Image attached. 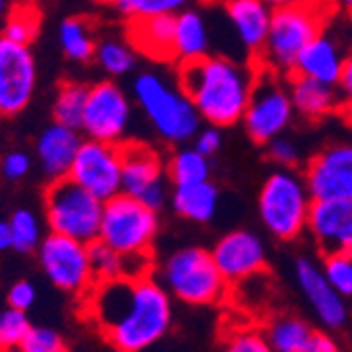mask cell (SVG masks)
Listing matches in <instances>:
<instances>
[{"instance_id": "39", "label": "cell", "mask_w": 352, "mask_h": 352, "mask_svg": "<svg viewBox=\"0 0 352 352\" xmlns=\"http://www.w3.org/2000/svg\"><path fill=\"white\" fill-rule=\"evenodd\" d=\"M266 148H268L270 161L276 163L278 167H283V169H296L298 167V163H300V150H298V146L292 140L278 135L272 142H268Z\"/></svg>"}, {"instance_id": "9", "label": "cell", "mask_w": 352, "mask_h": 352, "mask_svg": "<svg viewBox=\"0 0 352 352\" xmlns=\"http://www.w3.org/2000/svg\"><path fill=\"white\" fill-rule=\"evenodd\" d=\"M294 114L296 110L289 89L285 87V78L258 68V78L241 120L251 142L266 146L292 124Z\"/></svg>"}, {"instance_id": "31", "label": "cell", "mask_w": 352, "mask_h": 352, "mask_svg": "<svg viewBox=\"0 0 352 352\" xmlns=\"http://www.w3.org/2000/svg\"><path fill=\"white\" fill-rule=\"evenodd\" d=\"M89 264L95 283H106L116 280L124 276V255H120L116 249L106 245L104 241L95 239L89 245Z\"/></svg>"}, {"instance_id": "18", "label": "cell", "mask_w": 352, "mask_h": 352, "mask_svg": "<svg viewBox=\"0 0 352 352\" xmlns=\"http://www.w3.org/2000/svg\"><path fill=\"white\" fill-rule=\"evenodd\" d=\"M296 278L302 294L306 296L314 314L318 316V321L325 327L336 329L346 323L344 298L329 285L321 266H316L312 260L302 258L296 264Z\"/></svg>"}, {"instance_id": "4", "label": "cell", "mask_w": 352, "mask_h": 352, "mask_svg": "<svg viewBox=\"0 0 352 352\" xmlns=\"http://www.w3.org/2000/svg\"><path fill=\"white\" fill-rule=\"evenodd\" d=\"M133 98L163 142L186 144L199 133L203 118L177 82L156 72H142L133 80Z\"/></svg>"}, {"instance_id": "33", "label": "cell", "mask_w": 352, "mask_h": 352, "mask_svg": "<svg viewBox=\"0 0 352 352\" xmlns=\"http://www.w3.org/2000/svg\"><path fill=\"white\" fill-rule=\"evenodd\" d=\"M9 228H11V239H13V249L19 253H30L36 251L43 232H41V221L36 213H32L30 209H17L9 217Z\"/></svg>"}, {"instance_id": "2", "label": "cell", "mask_w": 352, "mask_h": 352, "mask_svg": "<svg viewBox=\"0 0 352 352\" xmlns=\"http://www.w3.org/2000/svg\"><path fill=\"white\" fill-rule=\"evenodd\" d=\"M255 78V63L245 66L223 55H205L177 66V85L195 104L201 118L219 129L243 120Z\"/></svg>"}, {"instance_id": "13", "label": "cell", "mask_w": 352, "mask_h": 352, "mask_svg": "<svg viewBox=\"0 0 352 352\" xmlns=\"http://www.w3.org/2000/svg\"><path fill=\"white\" fill-rule=\"evenodd\" d=\"M68 177L82 186L102 203L122 192L120 144L100 140H82L72 161Z\"/></svg>"}, {"instance_id": "11", "label": "cell", "mask_w": 352, "mask_h": 352, "mask_svg": "<svg viewBox=\"0 0 352 352\" xmlns=\"http://www.w3.org/2000/svg\"><path fill=\"white\" fill-rule=\"evenodd\" d=\"M122 161V192L135 197L144 205L161 211L169 199L167 192V163L152 146L142 142L120 144Z\"/></svg>"}, {"instance_id": "5", "label": "cell", "mask_w": 352, "mask_h": 352, "mask_svg": "<svg viewBox=\"0 0 352 352\" xmlns=\"http://www.w3.org/2000/svg\"><path fill=\"white\" fill-rule=\"evenodd\" d=\"M310 205V190L296 169L280 167L262 184L258 211L268 232L278 241H296L306 230Z\"/></svg>"}, {"instance_id": "27", "label": "cell", "mask_w": 352, "mask_h": 352, "mask_svg": "<svg viewBox=\"0 0 352 352\" xmlns=\"http://www.w3.org/2000/svg\"><path fill=\"white\" fill-rule=\"evenodd\" d=\"M312 329L296 316H278L264 327V338L274 352H302Z\"/></svg>"}, {"instance_id": "41", "label": "cell", "mask_w": 352, "mask_h": 352, "mask_svg": "<svg viewBox=\"0 0 352 352\" xmlns=\"http://www.w3.org/2000/svg\"><path fill=\"white\" fill-rule=\"evenodd\" d=\"M195 148L201 152V154H205V156H213L219 148H221V131H219V126H213V124H209V126H201L199 129V133L195 135Z\"/></svg>"}, {"instance_id": "17", "label": "cell", "mask_w": 352, "mask_h": 352, "mask_svg": "<svg viewBox=\"0 0 352 352\" xmlns=\"http://www.w3.org/2000/svg\"><path fill=\"white\" fill-rule=\"evenodd\" d=\"M211 255L228 285L247 280L266 270L264 243L249 230H232L223 234L211 249Z\"/></svg>"}, {"instance_id": "3", "label": "cell", "mask_w": 352, "mask_h": 352, "mask_svg": "<svg viewBox=\"0 0 352 352\" xmlns=\"http://www.w3.org/2000/svg\"><path fill=\"white\" fill-rule=\"evenodd\" d=\"M331 0H314L306 5L272 9L266 43L253 63L276 76L287 78L294 72L302 49L323 32L325 17L331 11Z\"/></svg>"}, {"instance_id": "29", "label": "cell", "mask_w": 352, "mask_h": 352, "mask_svg": "<svg viewBox=\"0 0 352 352\" xmlns=\"http://www.w3.org/2000/svg\"><path fill=\"white\" fill-rule=\"evenodd\" d=\"M211 175L209 156L201 154L195 146L177 150L167 161V177L173 186L205 182Z\"/></svg>"}, {"instance_id": "25", "label": "cell", "mask_w": 352, "mask_h": 352, "mask_svg": "<svg viewBox=\"0 0 352 352\" xmlns=\"http://www.w3.org/2000/svg\"><path fill=\"white\" fill-rule=\"evenodd\" d=\"M219 203V190L211 179L195 184H177L171 192V205L184 219L205 223L213 219Z\"/></svg>"}, {"instance_id": "16", "label": "cell", "mask_w": 352, "mask_h": 352, "mask_svg": "<svg viewBox=\"0 0 352 352\" xmlns=\"http://www.w3.org/2000/svg\"><path fill=\"white\" fill-rule=\"evenodd\" d=\"M306 230L323 255H352V199L312 201Z\"/></svg>"}, {"instance_id": "26", "label": "cell", "mask_w": 352, "mask_h": 352, "mask_svg": "<svg viewBox=\"0 0 352 352\" xmlns=\"http://www.w3.org/2000/svg\"><path fill=\"white\" fill-rule=\"evenodd\" d=\"M57 41L59 47L70 61L87 63L95 55V32L91 28V21L87 17H68L59 23L57 30Z\"/></svg>"}, {"instance_id": "32", "label": "cell", "mask_w": 352, "mask_h": 352, "mask_svg": "<svg viewBox=\"0 0 352 352\" xmlns=\"http://www.w3.org/2000/svg\"><path fill=\"white\" fill-rule=\"evenodd\" d=\"M38 28H41L38 9L30 3H21L9 11L5 28H3V36L19 45H30L36 38Z\"/></svg>"}, {"instance_id": "37", "label": "cell", "mask_w": 352, "mask_h": 352, "mask_svg": "<svg viewBox=\"0 0 352 352\" xmlns=\"http://www.w3.org/2000/svg\"><path fill=\"white\" fill-rule=\"evenodd\" d=\"M17 352H70L59 333L47 327H30Z\"/></svg>"}, {"instance_id": "15", "label": "cell", "mask_w": 352, "mask_h": 352, "mask_svg": "<svg viewBox=\"0 0 352 352\" xmlns=\"http://www.w3.org/2000/svg\"><path fill=\"white\" fill-rule=\"evenodd\" d=\"M312 201L352 199V142H336L316 152L304 171Z\"/></svg>"}, {"instance_id": "7", "label": "cell", "mask_w": 352, "mask_h": 352, "mask_svg": "<svg viewBox=\"0 0 352 352\" xmlns=\"http://www.w3.org/2000/svg\"><path fill=\"white\" fill-rule=\"evenodd\" d=\"M102 211L104 203L70 177L51 182L45 192V215L51 232L80 243L89 245L100 239Z\"/></svg>"}, {"instance_id": "19", "label": "cell", "mask_w": 352, "mask_h": 352, "mask_svg": "<svg viewBox=\"0 0 352 352\" xmlns=\"http://www.w3.org/2000/svg\"><path fill=\"white\" fill-rule=\"evenodd\" d=\"M80 142V131L68 124L53 120L49 126H45V131L36 140V158L43 173L51 182L68 177Z\"/></svg>"}, {"instance_id": "48", "label": "cell", "mask_w": 352, "mask_h": 352, "mask_svg": "<svg viewBox=\"0 0 352 352\" xmlns=\"http://www.w3.org/2000/svg\"><path fill=\"white\" fill-rule=\"evenodd\" d=\"M336 5H340V7L352 17V0H336Z\"/></svg>"}, {"instance_id": "28", "label": "cell", "mask_w": 352, "mask_h": 352, "mask_svg": "<svg viewBox=\"0 0 352 352\" xmlns=\"http://www.w3.org/2000/svg\"><path fill=\"white\" fill-rule=\"evenodd\" d=\"M89 98V87L82 82L66 80L61 82L55 95V104H53V118L55 122L68 124L72 129L80 131L82 124V114Z\"/></svg>"}, {"instance_id": "45", "label": "cell", "mask_w": 352, "mask_h": 352, "mask_svg": "<svg viewBox=\"0 0 352 352\" xmlns=\"http://www.w3.org/2000/svg\"><path fill=\"white\" fill-rule=\"evenodd\" d=\"M13 249V239H11V228L9 221H0V251Z\"/></svg>"}, {"instance_id": "12", "label": "cell", "mask_w": 352, "mask_h": 352, "mask_svg": "<svg viewBox=\"0 0 352 352\" xmlns=\"http://www.w3.org/2000/svg\"><path fill=\"white\" fill-rule=\"evenodd\" d=\"M131 100L116 82L104 80L89 87V98L82 114L80 133L89 140L108 144L126 142L131 124Z\"/></svg>"}, {"instance_id": "35", "label": "cell", "mask_w": 352, "mask_h": 352, "mask_svg": "<svg viewBox=\"0 0 352 352\" xmlns=\"http://www.w3.org/2000/svg\"><path fill=\"white\" fill-rule=\"evenodd\" d=\"M30 327L32 325L23 310H5L0 314V352H17Z\"/></svg>"}, {"instance_id": "30", "label": "cell", "mask_w": 352, "mask_h": 352, "mask_svg": "<svg viewBox=\"0 0 352 352\" xmlns=\"http://www.w3.org/2000/svg\"><path fill=\"white\" fill-rule=\"evenodd\" d=\"M93 59L100 63V68L110 76L129 74L138 63V51L129 41L120 38H104L95 47Z\"/></svg>"}, {"instance_id": "8", "label": "cell", "mask_w": 352, "mask_h": 352, "mask_svg": "<svg viewBox=\"0 0 352 352\" xmlns=\"http://www.w3.org/2000/svg\"><path fill=\"white\" fill-rule=\"evenodd\" d=\"M158 211L120 192L104 203L100 241L120 255H150L158 234Z\"/></svg>"}, {"instance_id": "6", "label": "cell", "mask_w": 352, "mask_h": 352, "mask_svg": "<svg viewBox=\"0 0 352 352\" xmlns=\"http://www.w3.org/2000/svg\"><path fill=\"white\" fill-rule=\"evenodd\" d=\"M165 287L184 304L211 306L228 294V280L217 270L213 255L201 247H184L163 266Z\"/></svg>"}, {"instance_id": "36", "label": "cell", "mask_w": 352, "mask_h": 352, "mask_svg": "<svg viewBox=\"0 0 352 352\" xmlns=\"http://www.w3.org/2000/svg\"><path fill=\"white\" fill-rule=\"evenodd\" d=\"M323 274L342 298H352V255H325Z\"/></svg>"}, {"instance_id": "49", "label": "cell", "mask_w": 352, "mask_h": 352, "mask_svg": "<svg viewBox=\"0 0 352 352\" xmlns=\"http://www.w3.org/2000/svg\"><path fill=\"white\" fill-rule=\"evenodd\" d=\"M102 3H104V0H102Z\"/></svg>"}, {"instance_id": "44", "label": "cell", "mask_w": 352, "mask_h": 352, "mask_svg": "<svg viewBox=\"0 0 352 352\" xmlns=\"http://www.w3.org/2000/svg\"><path fill=\"white\" fill-rule=\"evenodd\" d=\"M302 352H340V346L327 333L312 331V336L308 338V342L302 348Z\"/></svg>"}, {"instance_id": "42", "label": "cell", "mask_w": 352, "mask_h": 352, "mask_svg": "<svg viewBox=\"0 0 352 352\" xmlns=\"http://www.w3.org/2000/svg\"><path fill=\"white\" fill-rule=\"evenodd\" d=\"M36 300V289L34 285L28 283V280H17L11 292H9V308H15V310H28L32 304Z\"/></svg>"}, {"instance_id": "24", "label": "cell", "mask_w": 352, "mask_h": 352, "mask_svg": "<svg viewBox=\"0 0 352 352\" xmlns=\"http://www.w3.org/2000/svg\"><path fill=\"white\" fill-rule=\"evenodd\" d=\"M209 55V30L207 21L199 11L182 9L175 13L173 32V61L188 63Z\"/></svg>"}, {"instance_id": "14", "label": "cell", "mask_w": 352, "mask_h": 352, "mask_svg": "<svg viewBox=\"0 0 352 352\" xmlns=\"http://www.w3.org/2000/svg\"><path fill=\"white\" fill-rule=\"evenodd\" d=\"M36 91V61L30 45L0 36V114L15 116L28 108Z\"/></svg>"}, {"instance_id": "40", "label": "cell", "mask_w": 352, "mask_h": 352, "mask_svg": "<svg viewBox=\"0 0 352 352\" xmlns=\"http://www.w3.org/2000/svg\"><path fill=\"white\" fill-rule=\"evenodd\" d=\"M32 169V161L28 152L23 150H11L5 154L3 163H0V171H3V175L11 182H17V179H23Z\"/></svg>"}, {"instance_id": "20", "label": "cell", "mask_w": 352, "mask_h": 352, "mask_svg": "<svg viewBox=\"0 0 352 352\" xmlns=\"http://www.w3.org/2000/svg\"><path fill=\"white\" fill-rule=\"evenodd\" d=\"M285 85L289 89L294 110L310 120L325 118L340 110L342 98L336 85H325L300 74H289L285 78Z\"/></svg>"}, {"instance_id": "10", "label": "cell", "mask_w": 352, "mask_h": 352, "mask_svg": "<svg viewBox=\"0 0 352 352\" xmlns=\"http://www.w3.org/2000/svg\"><path fill=\"white\" fill-rule=\"evenodd\" d=\"M36 251L43 272L57 289L74 296H87L91 292L95 278L89 264L87 243L51 232L41 241Z\"/></svg>"}, {"instance_id": "23", "label": "cell", "mask_w": 352, "mask_h": 352, "mask_svg": "<svg viewBox=\"0 0 352 352\" xmlns=\"http://www.w3.org/2000/svg\"><path fill=\"white\" fill-rule=\"evenodd\" d=\"M342 63H344V57L340 53V47L321 32V34L314 36L302 49L292 74L308 76L314 80H321L325 85H338Z\"/></svg>"}, {"instance_id": "21", "label": "cell", "mask_w": 352, "mask_h": 352, "mask_svg": "<svg viewBox=\"0 0 352 352\" xmlns=\"http://www.w3.org/2000/svg\"><path fill=\"white\" fill-rule=\"evenodd\" d=\"M226 15L236 30L239 41L255 59L266 43L272 9L264 0H226Z\"/></svg>"}, {"instance_id": "22", "label": "cell", "mask_w": 352, "mask_h": 352, "mask_svg": "<svg viewBox=\"0 0 352 352\" xmlns=\"http://www.w3.org/2000/svg\"><path fill=\"white\" fill-rule=\"evenodd\" d=\"M173 32L175 15H154L144 19H131L129 41L138 53L156 61H173Z\"/></svg>"}, {"instance_id": "1", "label": "cell", "mask_w": 352, "mask_h": 352, "mask_svg": "<svg viewBox=\"0 0 352 352\" xmlns=\"http://www.w3.org/2000/svg\"><path fill=\"white\" fill-rule=\"evenodd\" d=\"M82 300L87 314L116 352H140L171 327L169 294L150 274L95 283Z\"/></svg>"}, {"instance_id": "46", "label": "cell", "mask_w": 352, "mask_h": 352, "mask_svg": "<svg viewBox=\"0 0 352 352\" xmlns=\"http://www.w3.org/2000/svg\"><path fill=\"white\" fill-rule=\"evenodd\" d=\"M270 9H283V7H294V5H306L314 3V0H264Z\"/></svg>"}, {"instance_id": "43", "label": "cell", "mask_w": 352, "mask_h": 352, "mask_svg": "<svg viewBox=\"0 0 352 352\" xmlns=\"http://www.w3.org/2000/svg\"><path fill=\"white\" fill-rule=\"evenodd\" d=\"M340 87V98L342 102L352 108V53H348L344 57V63H342V72H340V80L338 85Z\"/></svg>"}, {"instance_id": "47", "label": "cell", "mask_w": 352, "mask_h": 352, "mask_svg": "<svg viewBox=\"0 0 352 352\" xmlns=\"http://www.w3.org/2000/svg\"><path fill=\"white\" fill-rule=\"evenodd\" d=\"M11 11V0H0V17H7Z\"/></svg>"}, {"instance_id": "38", "label": "cell", "mask_w": 352, "mask_h": 352, "mask_svg": "<svg viewBox=\"0 0 352 352\" xmlns=\"http://www.w3.org/2000/svg\"><path fill=\"white\" fill-rule=\"evenodd\" d=\"M223 352H274V350L264 338V331L253 327H239L228 336Z\"/></svg>"}, {"instance_id": "34", "label": "cell", "mask_w": 352, "mask_h": 352, "mask_svg": "<svg viewBox=\"0 0 352 352\" xmlns=\"http://www.w3.org/2000/svg\"><path fill=\"white\" fill-rule=\"evenodd\" d=\"M116 7L129 19H144L154 15H175L188 7L190 0H104Z\"/></svg>"}]
</instances>
